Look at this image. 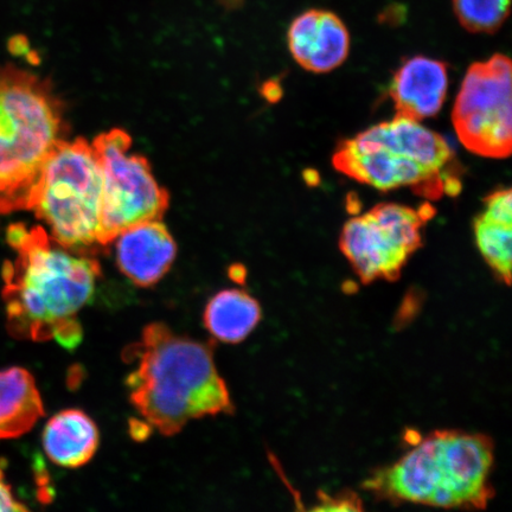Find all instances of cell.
<instances>
[{"label":"cell","instance_id":"6da1fadb","mask_svg":"<svg viewBox=\"0 0 512 512\" xmlns=\"http://www.w3.org/2000/svg\"><path fill=\"white\" fill-rule=\"evenodd\" d=\"M8 242L16 252L2 273L9 334L74 349L82 339L79 313L91 302L101 275L99 262L69 253L42 227L14 224Z\"/></svg>","mask_w":512,"mask_h":512},{"label":"cell","instance_id":"7a4b0ae2","mask_svg":"<svg viewBox=\"0 0 512 512\" xmlns=\"http://www.w3.org/2000/svg\"><path fill=\"white\" fill-rule=\"evenodd\" d=\"M124 360L133 364L126 379L132 405L166 437L181 432L191 420L234 412L210 343L178 336L165 324L152 323L125 350Z\"/></svg>","mask_w":512,"mask_h":512},{"label":"cell","instance_id":"3957f363","mask_svg":"<svg viewBox=\"0 0 512 512\" xmlns=\"http://www.w3.org/2000/svg\"><path fill=\"white\" fill-rule=\"evenodd\" d=\"M494 463V444L486 435L435 431L374 473L364 488L393 502L480 510L494 497Z\"/></svg>","mask_w":512,"mask_h":512},{"label":"cell","instance_id":"277c9868","mask_svg":"<svg viewBox=\"0 0 512 512\" xmlns=\"http://www.w3.org/2000/svg\"><path fill=\"white\" fill-rule=\"evenodd\" d=\"M446 139L419 121L396 115L338 145L332 164L377 190L411 188L427 200L456 196L462 188Z\"/></svg>","mask_w":512,"mask_h":512},{"label":"cell","instance_id":"5b68a950","mask_svg":"<svg viewBox=\"0 0 512 512\" xmlns=\"http://www.w3.org/2000/svg\"><path fill=\"white\" fill-rule=\"evenodd\" d=\"M63 131L62 104L48 81L0 67V213L29 209Z\"/></svg>","mask_w":512,"mask_h":512},{"label":"cell","instance_id":"8992f818","mask_svg":"<svg viewBox=\"0 0 512 512\" xmlns=\"http://www.w3.org/2000/svg\"><path fill=\"white\" fill-rule=\"evenodd\" d=\"M102 176L92 144L62 140L47 160L29 209L68 251L99 245Z\"/></svg>","mask_w":512,"mask_h":512},{"label":"cell","instance_id":"52a82bcc","mask_svg":"<svg viewBox=\"0 0 512 512\" xmlns=\"http://www.w3.org/2000/svg\"><path fill=\"white\" fill-rule=\"evenodd\" d=\"M92 147L102 176L99 245H110L136 224L162 220L169 192L160 187L147 159L131 152L130 134L113 128L99 134Z\"/></svg>","mask_w":512,"mask_h":512},{"label":"cell","instance_id":"ba28073f","mask_svg":"<svg viewBox=\"0 0 512 512\" xmlns=\"http://www.w3.org/2000/svg\"><path fill=\"white\" fill-rule=\"evenodd\" d=\"M434 215L431 204L420 209L381 203L345 223L339 247L364 284L398 280L422 245V227Z\"/></svg>","mask_w":512,"mask_h":512},{"label":"cell","instance_id":"9c48e42d","mask_svg":"<svg viewBox=\"0 0 512 512\" xmlns=\"http://www.w3.org/2000/svg\"><path fill=\"white\" fill-rule=\"evenodd\" d=\"M511 61L497 54L467 70L452 119L460 142L478 156L508 158L512 147Z\"/></svg>","mask_w":512,"mask_h":512},{"label":"cell","instance_id":"30bf717a","mask_svg":"<svg viewBox=\"0 0 512 512\" xmlns=\"http://www.w3.org/2000/svg\"><path fill=\"white\" fill-rule=\"evenodd\" d=\"M288 48L299 66L323 74L342 66L350 51V34L334 12L311 9L290 25Z\"/></svg>","mask_w":512,"mask_h":512},{"label":"cell","instance_id":"8fae6325","mask_svg":"<svg viewBox=\"0 0 512 512\" xmlns=\"http://www.w3.org/2000/svg\"><path fill=\"white\" fill-rule=\"evenodd\" d=\"M115 240L119 270L139 287L156 285L176 259V242L160 220L136 224Z\"/></svg>","mask_w":512,"mask_h":512},{"label":"cell","instance_id":"7c38bea8","mask_svg":"<svg viewBox=\"0 0 512 512\" xmlns=\"http://www.w3.org/2000/svg\"><path fill=\"white\" fill-rule=\"evenodd\" d=\"M448 89L446 63L426 56L403 62L394 75L390 96L400 117L415 121L435 117L444 106Z\"/></svg>","mask_w":512,"mask_h":512},{"label":"cell","instance_id":"4fadbf2b","mask_svg":"<svg viewBox=\"0 0 512 512\" xmlns=\"http://www.w3.org/2000/svg\"><path fill=\"white\" fill-rule=\"evenodd\" d=\"M95 422L79 409H67L48 421L43 432V447L56 465L78 469L94 457L99 446Z\"/></svg>","mask_w":512,"mask_h":512},{"label":"cell","instance_id":"5bb4252c","mask_svg":"<svg viewBox=\"0 0 512 512\" xmlns=\"http://www.w3.org/2000/svg\"><path fill=\"white\" fill-rule=\"evenodd\" d=\"M43 415L34 376L23 368L0 371V440L28 433Z\"/></svg>","mask_w":512,"mask_h":512},{"label":"cell","instance_id":"9a60e30c","mask_svg":"<svg viewBox=\"0 0 512 512\" xmlns=\"http://www.w3.org/2000/svg\"><path fill=\"white\" fill-rule=\"evenodd\" d=\"M261 307L245 291L224 290L209 300L204 325L217 341L236 344L245 341L258 326Z\"/></svg>","mask_w":512,"mask_h":512},{"label":"cell","instance_id":"2e32d148","mask_svg":"<svg viewBox=\"0 0 512 512\" xmlns=\"http://www.w3.org/2000/svg\"><path fill=\"white\" fill-rule=\"evenodd\" d=\"M476 245L497 277L511 283L512 223L482 213L475 221Z\"/></svg>","mask_w":512,"mask_h":512},{"label":"cell","instance_id":"e0dca14e","mask_svg":"<svg viewBox=\"0 0 512 512\" xmlns=\"http://www.w3.org/2000/svg\"><path fill=\"white\" fill-rule=\"evenodd\" d=\"M462 27L473 34H495L510 14L511 0H452Z\"/></svg>","mask_w":512,"mask_h":512},{"label":"cell","instance_id":"ac0fdd59","mask_svg":"<svg viewBox=\"0 0 512 512\" xmlns=\"http://www.w3.org/2000/svg\"><path fill=\"white\" fill-rule=\"evenodd\" d=\"M485 215L494 217V219L512 223V197L511 190H498L485 198Z\"/></svg>","mask_w":512,"mask_h":512},{"label":"cell","instance_id":"d6986e66","mask_svg":"<svg viewBox=\"0 0 512 512\" xmlns=\"http://www.w3.org/2000/svg\"><path fill=\"white\" fill-rule=\"evenodd\" d=\"M361 509V501L354 495H342L339 497L322 496V501L317 511H357Z\"/></svg>","mask_w":512,"mask_h":512},{"label":"cell","instance_id":"ffe728a7","mask_svg":"<svg viewBox=\"0 0 512 512\" xmlns=\"http://www.w3.org/2000/svg\"><path fill=\"white\" fill-rule=\"evenodd\" d=\"M10 511H28V508L16 499L11 486L5 482L4 471L0 467V512Z\"/></svg>","mask_w":512,"mask_h":512},{"label":"cell","instance_id":"44dd1931","mask_svg":"<svg viewBox=\"0 0 512 512\" xmlns=\"http://www.w3.org/2000/svg\"><path fill=\"white\" fill-rule=\"evenodd\" d=\"M265 88L270 89V92H268V91L265 92L266 98L268 100L277 101L280 98L281 89H280V86L277 85V83H275V82L267 83Z\"/></svg>","mask_w":512,"mask_h":512}]
</instances>
